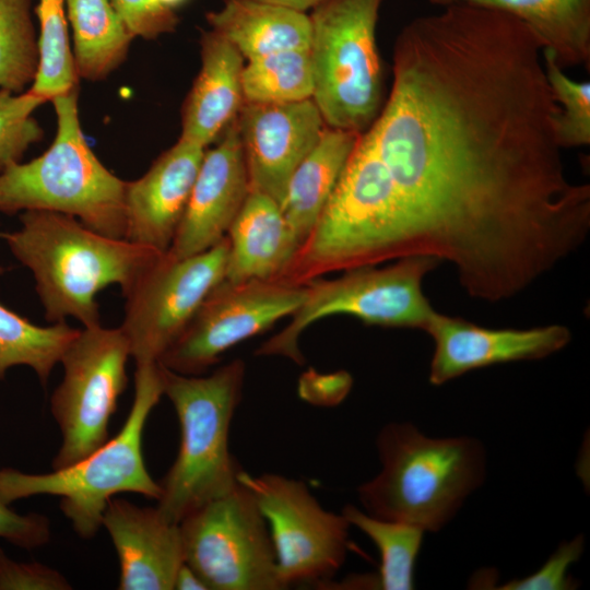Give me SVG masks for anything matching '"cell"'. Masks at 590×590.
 I'll return each instance as SVG.
<instances>
[{"instance_id":"8fae6325","label":"cell","mask_w":590,"mask_h":590,"mask_svg":"<svg viewBox=\"0 0 590 590\" xmlns=\"http://www.w3.org/2000/svg\"><path fill=\"white\" fill-rule=\"evenodd\" d=\"M128 340L119 328L83 327L61 356L63 378L50 399L62 442L52 469L73 464L108 439V425L128 384Z\"/></svg>"},{"instance_id":"7c38bea8","label":"cell","mask_w":590,"mask_h":590,"mask_svg":"<svg viewBox=\"0 0 590 590\" xmlns=\"http://www.w3.org/2000/svg\"><path fill=\"white\" fill-rule=\"evenodd\" d=\"M238 482L251 492L267 521L283 587L327 586L346 558V518L326 510L300 480L241 470Z\"/></svg>"},{"instance_id":"f546056e","label":"cell","mask_w":590,"mask_h":590,"mask_svg":"<svg viewBox=\"0 0 590 590\" xmlns=\"http://www.w3.org/2000/svg\"><path fill=\"white\" fill-rule=\"evenodd\" d=\"M33 0H0V90L22 93L37 73Z\"/></svg>"},{"instance_id":"8d00e7d4","label":"cell","mask_w":590,"mask_h":590,"mask_svg":"<svg viewBox=\"0 0 590 590\" xmlns=\"http://www.w3.org/2000/svg\"><path fill=\"white\" fill-rule=\"evenodd\" d=\"M352 384L346 371L320 375L309 370L299 380V396L312 404L337 405L349 394Z\"/></svg>"},{"instance_id":"8992f818","label":"cell","mask_w":590,"mask_h":590,"mask_svg":"<svg viewBox=\"0 0 590 590\" xmlns=\"http://www.w3.org/2000/svg\"><path fill=\"white\" fill-rule=\"evenodd\" d=\"M130 412L113 438L80 461L48 473L0 469V498L5 504L34 495L60 497V509L78 535L90 539L102 526L108 502L131 492L157 500L160 483L150 475L142 435L151 411L164 394L158 363L135 365Z\"/></svg>"},{"instance_id":"e0dca14e","label":"cell","mask_w":590,"mask_h":590,"mask_svg":"<svg viewBox=\"0 0 590 590\" xmlns=\"http://www.w3.org/2000/svg\"><path fill=\"white\" fill-rule=\"evenodd\" d=\"M249 191L247 166L235 120L217 144L205 150L167 251L176 258H187L214 247L226 237Z\"/></svg>"},{"instance_id":"d6a6232c","label":"cell","mask_w":590,"mask_h":590,"mask_svg":"<svg viewBox=\"0 0 590 590\" xmlns=\"http://www.w3.org/2000/svg\"><path fill=\"white\" fill-rule=\"evenodd\" d=\"M585 538L576 535L562 542L550 558L533 574L512 579L499 587L502 590H570L576 580L568 575L569 567L582 555Z\"/></svg>"},{"instance_id":"603a6c76","label":"cell","mask_w":590,"mask_h":590,"mask_svg":"<svg viewBox=\"0 0 590 590\" xmlns=\"http://www.w3.org/2000/svg\"><path fill=\"white\" fill-rule=\"evenodd\" d=\"M464 2L506 12L536 36L560 68L590 64V0H429Z\"/></svg>"},{"instance_id":"277c9868","label":"cell","mask_w":590,"mask_h":590,"mask_svg":"<svg viewBox=\"0 0 590 590\" xmlns=\"http://www.w3.org/2000/svg\"><path fill=\"white\" fill-rule=\"evenodd\" d=\"M379 473L357 488L363 510L424 532L447 526L486 475V452L473 437H430L408 422L376 439Z\"/></svg>"},{"instance_id":"ab89813d","label":"cell","mask_w":590,"mask_h":590,"mask_svg":"<svg viewBox=\"0 0 590 590\" xmlns=\"http://www.w3.org/2000/svg\"><path fill=\"white\" fill-rule=\"evenodd\" d=\"M156 1L168 9L175 10L176 8L186 3L188 0H156Z\"/></svg>"},{"instance_id":"484cf974","label":"cell","mask_w":590,"mask_h":590,"mask_svg":"<svg viewBox=\"0 0 590 590\" xmlns=\"http://www.w3.org/2000/svg\"><path fill=\"white\" fill-rule=\"evenodd\" d=\"M2 271L0 268V274ZM78 332L64 321L34 324L0 304V380L11 367L24 365L46 384Z\"/></svg>"},{"instance_id":"3957f363","label":"cell","mask_w":590,"mask_h":590,"mask_svg":"<svg viewBox=\"0 0 590 590\" xmlns=\"http://www.w3.org/2000/svg\"><path fill=\"white\" fill-rule=\"evenodd\" d=\"M416 255L396 187L364 132L310 233L274 281L304 286L338 271Z\"/></svg>"},{"instance_id":"7a4b0ae2","label":"cell","mask_w":590,"mask_h":590,"mask_svg":"<svg viewBox=\"0 0 590 590\" xmlns=\"http://www.w3.org/2000/svg\"><path fill=\"white\" fill-rule=\"evenodd\" d=\"M21 227L3 233L11 253L32 273L45 318L101 324L98 292L118 284L125 295L163 251L95 232L74 216L24 211Z\"/></svg>"},{"instance_id":"74e56055","label":"cell","mask_w":590,"mask_h":590,"mask_svg":"<svg viewBox=\"0 0 590 590\" xmlns=\"http://www.w3.org/2000/svg\"><path fill=\"white\" fill-rule=\"evenodd\" d=\"M173 590H209L202 578L185 562L178 568Z\"/></svg>"},{"instance_id":"ffe728a7","label":"cell","mask_w":590,"mask_h":590,"mask_svg":"<svg viewBox=\"0 0 590 590\" xmlns=\"http://www.w3.org/2000/svg\"><path fill=\"white\" fill-rule=\"evenodd\" d=\"M201 68L181 107L184 140L203 148L217 141L236 120L245 103L244 58L223 36L202 33Z\"/></svg>"},{"instance_id":"d4e9b609","label":"cell","mask_w":590,"mask_h":590,"mask_svg":"<svg viewBox=\"0 0 590 590\" xmlns=\"http://www.w3.org/2000/svg\"><path fill=\"white\" fill-rule=\"evenodd\" d=\"M78 78L99 81L127 58L133 35L108 0H66Z\"/></svg>"},{"instance_id":"d6986e66","label":"cell","mask_w":590,"mask_h":590,"mask_svg":"<svg viewBox=\"0 0 590 590\" xmlns=\"http://www.w3.org/2000/svg\"><path fill=\"white\" fill-rule=\"evenodd\" d=\"M102 526L120 565L119 590H173L184 563L179 524L164 519L156 507H140L111 498Z\"/></svg>"},{"instance_id":"4fadbf2b","label":"cell","mask_w":590,"mask_h":590,"mask_svg":"<svg viewBox=\"0 0 590 590\" xmlns=\"http://www.w3.org/2000/svg\"><path fill=\"white\" fill-rule=\"evenodd\" d=\"M227 236L209 250L176 258L162 252L126 297L120 326L135 365L157 363L182 332L209 292L225 278Z\"/></svg>"},{"instance_id":"f35d334b","label":"cell","mask_w":590,"mask_h":590,"mask_svg":"<svg viewBox=\"0 0 590 590\" xmlns=\"http://www.w3.org/2000/svg\"><path fill=\"white\" fill-rule=\"evenodd\" d=\"M253 1L278 4V5H282L285 8H290V9L306 13V11L312 10L316 5H318L323 0H253Z\"/></svg>"},{"instance_id":"4dcf8cb0","label":"cell","mask_w":590,"mask_h":590,"mask_svg":"<svg viewBox=\"0 0 590 590\" xmlns=\"http://www.w3.org/2000/svg\"><path fill=\"white\" fill-rule=\"evenodd\" d=\"M545 74L558 114L555 120L556 139L562 149L590 144V83L575 81L564 72L554 57L543 50Z\"/></svg>"},{"instance_id":"cb8c5ba5","label":"cell","mask_w":590,"mask_h":590,"mask_svg":"<svg viewBox=\"0 0 590 590\" xmlns=\"http://www.w3.org/2000/svg\"><path fill=\"white\" fill-rule=\"evenodd\" d=\"M359 135L327 126L294 170L281 209L299 246L332 194Z\"/></svg>"},{"instance_id":"1f68e13d","label":"cell","mask_w":590,"mask_h":590,"mask_svg":"<svg viewBox=\"0 0 590 590\" xmlns=\"http://www.w3.org/2000/svg\"><path fill=\"white\" fill-rule=\"evenodd\" d=\"M46 101L31 92L0 90V173L19 163L27 149L44 138V130L33 117Z\"/></svg>"},{"instance_id":"ba28073f","label":"cell","mask_w":590,"mask_h":590,"mask_svg":"<svg viewBox=\"0 0 590 590\" xmlns=\"http://www.w3.org/2000/svg\"><path fill=\"white\" fill-rule=\"evenodd\" d=\"M384 0H323L309 14L312 101L326 125L358 134L382 104L376 30Z\"/></svg>"},{"instance_id":"83f0119b","label":"cell","mask_w":590,"mask_h":590,"mask_svg":"<svg viewBox=\"0 0 590 590\" xmlns=\"http://www.w3.org/2000/svg\"><path fill=\"white\" fill-rule=\"evenodd\" d=\"M246 103L310 99L314 74L309 50H284L247 60L241 72Z\"/></svg>"},{"instance_id":"9c48e42d","label":"cell","mask_w":590,"mask_h":590,"mask_svg":"<svg viewBox=\"0 0 590 590\" xmlns=\"http://www.w3.org/2000/svg\"><path fill=\"white\" fill-rule=\"evenodd\" d=\"M439 262L429 256H408L382 268L365 266L335 279H315L305 285L306 298L288 324L255 354L279 355L303 365L300 334L319 319L334 315L353 316L369 326L424 331L436 310L423 292V281Z\"/></svg>"},{"instance_id":"7402d4cb","label":"cell","mask_w":590,"mask_h":590,"mask_svg":"<svg viewBox=\"0 0 590 590\" xmlns=\"http://www.w3.org/2000/svg\"><path fill=\"white\" fill-rule=\"evenodd\" d=\"M210 30L227 39L246 60L294 49L309 50V15L253 0H225L205 15Z\"/></svg>"},{"instance_id":"ac0fdd59","label":"cell","mask_w":590,"mask_h":590,"mask_svg":"<svg viewBox=\"0 0 590 590\" xmlns=\"http://www.w3.org/2000/svg\"><path fill=\"white\" fill-rule=\"evenodd\" d=\"M205 148L181 138L140 178L127 181L125 238L167 251L187 206Z\"/></svg>"},{"instance_id":"30bf717a","label":"cell","mask_w":590,"mask_h":590,"mask_svg":"<svg viewBox=\"0 0 590 590\" xmlns=\"http://www.w3.org/2000/svg\"><path fill=\"white\" fill-rule=\"evenodd\" d=\"M184 562L209 590H282L267 521L238 483L179 522Z\"/></svg>"},{"instance_id":"4316f807","label":"cell","mask_w":590,"mask_h":590,"mask_svg":"<svg viewBox=\"0 0 590 590\" xmlns=\"http://www.w3.org/2000/svg\"><path fill=\"white\" fill-rule=\"evenodd\" d=\"M342 515L351 526L366 534L379 551L377 589H413L415 562L425 532L412 524L374 517L353 505H346Z\"/></svg>"},{"instance_id":"e575fe53","label":"cell","mask_w":590,"mask_h":590,"mask_svg":"<svg viewBox=\"0 0 590 590\" xmlns=\"http://www.w3.org/2000/svg\"><path fill=\"white\" fill-rule=\"evenodd\" d=\"M58 570L40 563H19L0 548V590H70Z\"/></svg>"},{"instance_id":"6da1fadb","label":"cell","mask_w":590,"mask_h":590,"mask_svg":"<svg viewBox=\"0 0 590 590\" xmlns=\"http://www.w3.org/2000/svg\"><path fill=\"white\" fill-rule=\"evenodd\" d=\"M441 7L399 33L389 97L365 132L418 255L497 303L586 243L590 186L566 176L536 36L499 10Z\"/></svg>"},{"instance_id":"9a60e30c","label":"cell","mask_w":590,"mask_h":590,"mask_svg":"<svg viewBox=\"0 0 590 590\" xmlns=\"http://www.w3.org/2000/svg\"><path fill=\"white\" fill-rule=\"evenodd\" d=\"M249 187L280 205L290 179L327 127L310 99L244 103L236 119Z\"/></svg>"},{"instance_id":"f1b7e54d","label":"cell","mask_w":590,"mask_h":590,"mask_svg":"<svg viewBox=\"0 0 590 590\" xmlns=\"http://www.w3.org/2000/svg\"><path fill=\"white\" fill-rule=\"evenodd\" d=\"M35 13L39 22V61L28 90L48 102L78 87L69 44L66 0H38Z\"/></svg>"},{"instance_id":"2e32d148","label":"cell","mask_w":590,"mask_h":590,"mask_svg":"<svg viewBox=\"0 0 590 590\" xmlns=\"http://www.w3.org/2000/svg\"><path fill=\"white\" fill-rule=\"evenodd\" d=\"M424 331L434 342L428 380L441 386L471 370L496 364L536 361L568 345L563 324L529 329H492L435 311Z\"/></svg>"},{"instance_id":"52a82bcc","label":"cell","mask_w":590,"mask_h":590,"mask_svg":"<svg viewBox=\"0 0 590 590\" xmlns=\"http://www.w3.org/2000/svg\"><path fill=\"white\" fill-rule=\"evenodd\" d=\"M50 102L57 120L54 141L38 157L0 173V212H58L97 233L125 238L127 181L88 146L79 119L78 87Z\"/></svg>"},{"instance_id":"44dd1931","label":"cell","mask_w":590,"mask_h":590,"mask_svg":"<svg viewBox=\"0 0 590 590\" xmlns=\"http://www.w3.org/2000/svg\"><path fill=\"white\" fill-rule=\"evenodd\" d=\"M225 278L232 282L274 281L299 247L281 205L250 190L232 223Z\"/></svg>"},{"instance_id":"836d02e7","label":"cell","mask_w":590,"mask_h":590,"mask_svg":"<svg viewBox=\"0 0 590 590\" xmlns=\"http://www.w3.org/2000/svg\"><path fill=\"white\" fill-rule=\"evenodd\" d=\"M133 37L155 39L173 32L179 19L156 0H108Z\"/></svg>"},{"instance_id":"d590c367","label":"cell","mask_w":590,"mask_h":590,"mask_svg":"<svg viewBox=\"0 0 590 590\" xmlns=\"http://www.w3.org/2000/svg\"><path fill=\"white\" fill-rule=\"evenodd\" d=\"M51 530L49 519L39 514L19 515L0 498V538L33 550L48 543Z\"/></svg>"},{"instance_id":"5bb4252c","label":"cell","mask_w":590,"mask_h":590,"mask_svg":"<svg viewBox=\"0 0 590 590\" xmlns=\"http://www.w3.org/2000/svg\"><path fill=\"white\" fill-rule=\"evenodd\" d=\"M305 298V285L223 279L157 363L178 374L203 375L234 345L291 317Z\"/></svg>"},{"instance_id":"5b68a950","label":"cell","mask_w":590,"mask_h":590,"mask_svg":"<svg viewBox=\"0 0 590 590\" xmlns=\"http://www.w3.org/2000/svg\"><path fill=\"white\" fill-rule=\"evenodd\" d=\"M160 364V363H158ZM164 394L180 427L177 457L158 482L156 508L172 523L232 491L243 470L228 448L231 423L243 398L246 365L234 359L212 374L188 376L160 364Z\"/></svg>"}]
</instances>
